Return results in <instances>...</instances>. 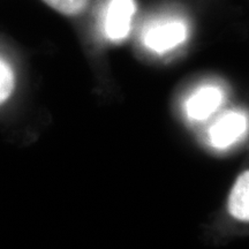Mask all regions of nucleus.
<instances>
[{
	"label": "nucleus",
	"mask_w": 249,
	"mask_h": 249,
	"mask_svg": "<svg viewBox=\"0 0 249 249\" xmlns=\"http://www.w3.org/2000/svg\"><path fill=\"white\" fill-rule=\"evenodd\" d=\"M15 85L14 71L4 59L0 58V104H2L13 92Z\"/></svg>",
	"instance_id": "obj_7"
},
{
	"label": "nucleus",
	"mask_w": 249,
	"mask_h": 249,
	"mask_svg": "<svg viewBox=\"0 0 249 249\" xmlns=\"http://www.w3.org/2000/svg\"><path fill=\"white\" fill-rule=\"evenodd\" d=\"M135 11L134 0H111L105 20V34L108 38L116 42L128 36Z\"/></svg>",
	"instance_id": "obj_4"
},
{
	"label": "nucleus",
	"mask_w": 249,
	"mask_h": 249,
	"mask_svg": "<svg viewBox=\"0 0 249 249\" xmlns=\"http://www.w3.org/2000/svg\"><path fill=\"white\" fill-rule=\"evenodd\" d=\"M225 101V92L216 85H204L194 90L183 103V112L193 123L208 120L219 110Z\"/></svg>",
	"instance_id": "obj_2"
},
{
	"label": "nucleus",
	"mask_w": 249,
	"mask_h": 249,
	"mask_svg": "<svg viewBox=\"0 0 249 249\" xmlns=\"http://www.w3.org/2000/svg\"><path fill=\"white\" fill-rule=\"evenodd\" d=\"M249 120L246 112L233 110L223 113L211 124L207 140L216 150H227L240 142L248 133Z\"/></svg>",
	"instance_id": "obj_1"
},
{
	"label": "nucleus",
	"mask_w": 249,
	"mask_h": 249,
	"mask_svg": "<svg viewBox=\"0 0 249 249\" xmlns=\"http://www.w3.org/2000/svg\"><path fill=\"white\" fill-rule=\"evenodd\" d=\"M249 174L248 171L239 177L229 198V211L239 222L249 220Z\"/></svg>",
	"instance_id": "obj_5"
},
{
	"label": "nucleus",
	"mask_w": 249,
	"mask_h": 249,
	"mask_svg": "<svg viewBox=\"0 0 249 249\" xmlns=\"http://www.w3.org/2000/svg\"><path fill=\"white\" fill-rule=\"evenodd\" d=\"M187 37V28L179 21L157 24L148 29L144 44L156 53H165L182 44Z\"/></svg>",
	"instance_id": "obj_3"
},
{
	"label": "nucleus",
	"mask_w": 249,
	"mask_h": 249,
	"mask_svg": "<svg viewBox=\"0 0 249 249\" xmlns=\"http://www.w3.org/2000/svg\"><path fill=\"white\" fill-rule=\"evenodd\" d=\"M46 5L58 13L67 17H76L86 12L89 0H43Z\"/></svg>",
	"instance_id": "obj_6"
}]
</instances>
